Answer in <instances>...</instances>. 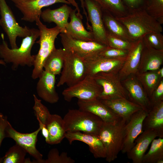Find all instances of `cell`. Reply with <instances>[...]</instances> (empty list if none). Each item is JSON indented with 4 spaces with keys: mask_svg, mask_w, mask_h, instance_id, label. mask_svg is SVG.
<instances>
[{
    "mask_svg": "<svg viewBox=\"0 0 163 163\" xmlns=\"http://www.w3.org/2000/svg\"><path fill=\"white\" fill-rule=\"evenodd\" d=\"M37 83L36 91L38 96L50 104L57 102L59 99L55 87V75L43 70Z\"/></svg>",
    "mask_w": 163,
    "mask_h": 163,
    "instance_id": "obj_20",
    "label": "cell"
},
{
    "mask_svg": "<svg viewBox=\"0 0 163 163\" xmlns=\"http://www.w3.org/2000/svg\"><path fill=\"white\" fill-rule=\"evenodd\" d=\"M121 82L127 93L129 100L149 112L153 106L136 75H130Z\"/></svg>",
    "mask_w": 163,
    "mask_h": 163,
    "instance_id": "obj_14",
    "label": "cell"
},
{
    "mask_svg": "<svg viewBox=\"0 0 163 163\" xmlns=\"http://www.w3.org/2000/svg\"><path fill=\"white\" fill-rule=\"evenodd\" d=\"M63 49L72 50L84 59L98 55L107 46L94 41H86L74 39L65 33H60Z\"/></svg>",
    "mask_w": 163,
    "mask_h": 163,
    "instance_id": "obj_11",
    "label": "cell"
},
{
    "mask_svg": "<svg viewBox=\"0 0 163 163\" xmlns=\"http://www.w3.org/2000/svg\"><path fill=\"white\" fill-rule=\"evenodd\" d=\"M77 8L72 9L69 15L70 21L66 27V33L72 38L86 41H94L92 32L88 31L84 26L82 21V16L76 13Z\"/></svg>",
    "mask_w": 163,
    "mask_h": 163,
    "instance_id": "obj_24",
    "label": "cell"
},
{
    "mask_svg": "<svg viewBox=\"0 0 163 163\" xmlns=\"http://www.w3.org/2000/svg\"><path fill=\"white\" fill-rule=\"evenodd\" d=\"M115 18L126 27L133 41L147 34L163 31L161 25L145 8L129 11L123 16Z\"/></svg>",
    "mask_w": 163,
    "mask_h": 163,
    "instance_id": "obj_2",
    "label": "cell"
},
{
    "mask_svg": "<svg viewBox=\"0 0 163 163\" xmlns=\"http://www.w3.org/2000/svg\"><path fill=\"white\" fill-rule=\"evenodd\" d=\"M36 24L40 30L39 39L36 42L39 44L40 48L37 54L35 55L34 68L31 75L34 79L38 78L43 70L44 62L51 53L56 48L55 41L61 33L59 28L56 26L48 28L38 18Z\"/></svg>",
    "mask_w": 163,
    "mask_h": 163,
    "instance_id": "obj_3",
    "label": "cell"
},
{
    "mask_svg": "<svg viewBox=\"0 0 163 163\" xmlns=\"http://www.w3.org/2000/svg\"><path fill=\"white\" fill-rule=\"evenodd\" d=\"M128 11L134 10L145 8L146 0H123Z\"/></svg>",
    "mask_w": 163,
    "mask_h": 163,
    "instance_id": "obj_40",
    "label": "cell"
},
{
    "mask_svg": "<svg viewBox=\"0 0 163 163\" xmlns=\"http://www.w3.org/2000/svg\"><path fill=\"white\" fill-rule=\"evenodd\" d=\"M64 56L63 49L56 48L45 60L44 70L55 75H59L63 66Z\"/></svg>",
    "mask_w": 163,
    "mask_h": 163,
    "instance_id": "obj_29",
    "label": "cell"
},
{
    "mask_svg": "<svg viewBox=\"0 0 163 163\" xmlns=\"http://www.w3.org/2000/svg\"><path fill=\"white\" fill-rule=\"evenodd\" d=\"M101 7L102 10L107 12L115 17L126 15L128 10L123 0H94Z\"/></svg>",
    "mask_w": 163,
    "mask_h": 163,
    "instance_id": "obj_31",
    "label": "cell"
},
{
    "mask_svg": "<svg viewBox=\"0 0 163 163\" xmlns=\"http://www.w3.org/2000/svg\"><path fill=\"white\" fill-rule=\"evenodd\" d=\"M93 77L102 88V92L98 99L102 100L128 99L127 93L122 84L118 73L101 72Z\"/></svg>",
    "mask_w": 163,
    "mask_h": 163,
    "instance_id": "obj_9",
    "label": "cell"
},
{
    "mask_svg": "<svg viewBox=\"0 0 163 163\" xmlns=\"http://www.w3.org/2000/svg\"><path fill=\"white\" fill-rule=\"evenodd\" d=\"M100 100L126 123L135 113L142 109L140 106L127 99Z\"/></svg>",
    "mask_w": 163,
    "mask_h": 163,
    "instance_id": "obj_23",
    "label": "cell"
},
{
    "mask_svg": "<svg viewBox=\"0 0 163 163\" xmlns=\"http://www.w3.org/2000/svg\"><path fill=\"white\" fill-rule=\"evenodd\" d=\"M158 72L161 77V78H163V67H161L158 70Z\"/></svg>",
    "mask_w": 163,
    "mask_h": 163,
    "instance_id": "obj_45",
    "label": "cell"
},
{
    "mask_svg": "<svg viewBox=\"0 0 163 163\" xmlns=\"http://www.w3.org/2000/svg\"><path fill=\"white\" fill-rule=\"evenodd\" d=\"M39 123V127L41 129L42 134L45 138V141L46 143L49 144V139L48 131L44 125L40 123Z\"/></svg>",
    "mask_w": 163,
    "mask_h": 163,
    "instance_id": "obj_42",
    "label": "cell"
},
{
    "mask_svg": "<svg viewBox=\"0 0 163 163\" xmlns=\"http://www.w3.org/2000/svg\"><path fill=\"white\" fill-rule=\"evenodd\" d=\"M128 50L115 48L107 46L98 54L100 56L110 59H119L126 58Z\"/></svg>",
    "mask_w": 163,
    "mask_h": 163,
    "instance_id": "obj_38",
    "label": "cell"
},
{
    "mask_svg": "<svg viewBox=\"0 0 163 163\" xmlns=\"http://www.w3.org/2000/svg\"><path fill=\"white\" fill-rule=\"evenodd\" d=\"M145 45L158 50H163V35L161 32H151L142 37Z\"/></svg>",
    "mask_w": 163,
    "mask_h": 163,
    "instance_id": "obj_36",
    "label": "cell"
},
{
    "mask_svg": "<svg viewBox=\"0 0 163 163\" xmlns=\"http://www.w3.org/2000/svg\"><path fill=\"white\" fill-rule=\"evenodd\" d=\"M79 109L91 113L99 117L104 122L116 123L121 119L100 100L84 101L78 100Z\"/></svg>",
    "mask_w": 163,
    "mask_h": 163,
    "instance_id": "obj_18",
    "label": "cell"
},
{
    "mask_svg": "<svg viewBox=\"0 0 163 163\" xmlns=\"http://www.w3.org/2000/svg\"><path fill=\"white\" fill-rule=\"evenodd\" d=\"M75 161L68 155L67 152H62L59 155L56 148L51 149L48 152L47 159L43 163H74Z\"/></svg>",
    "mask_w": 163,
    "mask_h": 163,
    "instance_id": "obj_35",
    "label": "cell"
},
{
    "mask_svg": "<svg viewBox=\"0 0 163 163\" xmlns=\"http://www.w3.org/2000/svg\"><path fill=\"white\" fill-rule=\"evenodd\" d=\"M40 131L39 127L32 133H22L15 129L8 121L5 128V137L13 139L16 144L21 146L34 158L36 160L32 161V163H43V155L36 147L38 135Z\"/></svg>",
    "mask_w": 163,
    "mask_h": 163,
    "instance_id": "obj_10",
    "label": "cell"
},
{
    "mask_svg": "<svg viewBox=\"0 0 163 163\" xmlns=\"http://www.w3.org/2000/svg\"><path fill=\"white\" fill-rule=\"evenodd\" d=\"M144 46L142 37L133 42L124 64L118 73L121 81L137 73Z\"/></svg>",
    "mask_w": 163,
    "mask_h": 163,
    "instance_id": "obj_17",
    "label": "cell"
},
{
    "mask_svg": "<svg viewBox=\"0 0 163 163\" xmlns=\"http://www.w3.org/2000/svg\"><path fill=\"white\" fill-rule=\"evenodd\" d=\"M163 163V138L153 139L148 152L143 156L142 163Z\"/></svg>",
    "mask_w": 163,
    "mask_h": 163,
    "instance_id": "obj_32",
    "label": "cell"
},
{
    "mask_svg": "<svg viewBox=\"0 0 163 163\" xmlns=\"http://www.w3.org/2000/svg\"><path fill=\"white\" fill-rule=\"evenodd\" d=\"M149 100L152 106L155 104L163 101V78L161 80L158 85L154 91Z\"/></svg>",
    "mask_w": 163,
    "mask_h": 163,
    "instance_id": "obj_39",
    "label": "cell"
},
{
    "mask_svg": "<svg viewBox=\"0 0 163 163\" xmlns=\"http://www.w3.org/2000/svg\"><path fill=\"white\" fill-rule=\"evenodd\" d=\"M142 129L154 130L163 138V101L153 105L144 120Z\"/></svg>",
    "mask_w": 163,
    "mask_h": 163,
    "instance_id": "obj_27",
    "label": "cell"
},
{
    "mask_svg": "<svg viewBox=\"0 0 163 163\" xmlns=\"http://www.w3.org/2000/svg\"><path fill=\"white\" fill-rule=\"evenodd\" d=\"M136 76L142 85L149 99L161 78L158 70L137 73Z\"/></svg>",
    "mask_w": 163,
    "mask_h": 163,
    "instance_id": "obj_30",
    "label": "cell"
},
{
    "mask_svg": "<svg viewBox=\"0 0 163 163\" xmlns=\"http://www.w3.org/2000/svg\"><path fill=\"white\" fill-rule=\"evenodd\" d=\"M8 121L7 116L0 113V147L2 141L5 137V130ZM2 162V158L0 157V163Z\"/></svg>",
    "mask_w": 163,
    "mask_h": 163,
    "instance_id": "obj_41",
    "label": "cell"
},
{
    "mask_svg": "<svg viewBox=\"0 0 163 163\" xmlns=\"http://www.w3.org/2000/svg\"><path fill=\"white\" fill-rule=\"evenodd\" d=\"M81 4V6L82 7L83 10V14L85 15L86 18V24L87 25V28H89L91 27V26L89 24V21L88 16V14L87 11H86L84 7V0H79Z\"/></svg>",
    "mask_w": 163,
    "mask_h": 163,
    "instance_id": "obj_43",
    "label": "cell"
},
{
    "mask_svg": "<svg viewBox=\"0 0 163 163\" xmlns=\"http://www.w3.org/2000/svg\"><path fill=\"white\" fill-rule=\"evenodd\" d=\"M108 46L119 49L128 50L133 42L127 41L115 37L106 32Z\"/></svg>",
    "mask_w": 163,
    "mask_h": 163,
    "instance_id": "obj_37",
    "label": "cell"
},
{
    "mask_svg": "<svg viewBox=\"0 0 163 163\" xmlns=\"http://www.w3.org/2000/svg\"><path fill=\"white\" fill-rule=\"evenodd\" d=\"M89 21L91 24L94 41L108 46L106 30L102 18V10L94 0H84Z\"/></svg>",
    "mask_w": 163,
    "mask_h": 163,
    "instance_id": "obj_12",
    "label": "cell"
},
{
    "mask_svg": "<svg viewBox=\"0 0 163 163\" xmlns=\"http://www.w3.org/2000/svg\"><path fill=\"white\" fill-rule=\"evenodd\" d=\"M6 63L3 61V59L0 60V65H2L5 66Z\"/></svg>",
    "mask_w": 163,
    "mask_h": 163,
    "instance_id": "obj_46",
    "label": "cell"
},
{
    "mask_svg": "<svg viewBox=\"0 0 163 163\" xmlns=\"http://www.w3.org/2000/svg\"><path fill=\"white\" fill-rule=\"evenodd\" d=\"M59 3L71 4L67 0H29L15 6L23 15L21 19L32 23L40 18L43 8Z\"/></svg>",
    "mask_w": 163,
    "mask_h": 163,
    "instance_id": "obj_16",
    "label": "cell"
},
{
    "mask_svg": "<svg viewBox=\"0 0 163 163\" xmlns=\"http://www.w3.org/2000/svg\"><path fill=\"white\" fill-rule=\"evenodd\" d=\"M145 9L161 25L163 23V0H146Z\"/></svg>",
    "mask_w": 163,
    "mask_h": 163,
    "instance_id": "obj_34",
    "label": "cell"
},
{
    "mask_svg": "<svg viewBox=\"0 0 163 163\" xmlns=\"http://www.w3.org/2000/svg\"><path fill=\"white\" fill-rule=\"evenodd\" d=\"M102 18L107 33L124 40L134 42L126 27L111 14L102 10Z\"/></svg>",
    "mask_w": 163,
    "mask_h": 163,
    "instance_id": "obj_28",
    "label": "cell"
},
{
    "mask_svg": "<svg viewBox=\"0 0 163 163\" xmlns=\"http://www.w3.org/2000/svg\"><path fill=\"white\" fill-rule=\"evenodd\" d=\"M47 129L49 134V144L59 143L65 138L66 132L63 119L59 115L50 114L42 122Z\"/></svg>",
    "mask_w": 163,
    "mask_h": 163,
    "instance_id": "obj_26",
    "label": "cell"
},
{
    "mask_svg": "<svg viewBox=\"0 0 163 163\" xmlns=\"http://www.w3.org/2000/svg\"><path fill=\"white\" fill-rule=\"evenodd\" d=\"M148 113L141 109L135 113L126 123L121 151L127 153L134 146L135 141L143 131V123Z\"/></svg>",
    "mask_w": 163,
    "mask_h": 163,
    "instance_id": "obj_13",
    "label": "cell"
},
{
    "mask_svg": "<svg viewBox=\"0 0 163 163\" xmlns=\"http://www.w3.org/2000/svg\"><path fill=\"white\" fill-rule=\"evenodd\" d=\"M102 91V87L93 77L87 75L80 82L65 89L62 94L64 100L68 102H70L74 97L89 101L98 98Z\"/></svg>",
    "mask_w": 163,
    "mask_h": 163,
    "instance_id": "obj_8",
    "label": "cell"
},
{
    "mask_svg": "<svg viewBox=\"0 0 163 163\" xmlns=\"http://www.w3.org/2000/svg\"><path fill=\"white\" fill-rule=\"evenodd\" d=\"M15 5H18L20 3L24 2L29 0H11Z\"/></svg>",
    "mask_w": 163,
    "mask_h": 163,
    "instance_id": "obj_44",
    "label": "cell"
},
{
    "mask_svg": "<svg viewBox=\"0 0 163 163\" xmlns=\"http://www.w3.org/2000/svg\"><path fill=\"white\" fill-rule=\"evenodd\" d=\"M72 9L67 4H65L56 9L48 8L42 11L40 17L45 22L55 23L59 28L60 33H66L68 18Z\"/></svg>",
    "mask_w": 163,
    "mask_h": 163,
    "instance_id": "obj_25",
    "label": "cell"
},
{
    "mask_svg": "<svg viewBox=\"0 0 163 163\" xmlns=\"http://www.w3.org/2000/svg\"><path fill=\"white\" fill-rule=\"evenodd\" d=\"M0 26L8 37L11 48H18L17 37L24 38L30 35V29L26 26L22 27L19 25L5 0H0Z\"/></svg>",
    "mask_w": 163,
    "mask_h": 163,
    "instance_id": "obj_7",
    "label": "cell"
},
{
    "mask_svg": "<svg viewBox=\"0 0 163 163\" xmlns=\"http://www.w3.org/2000/svg\"><path fill=\"white\" fill-rule=\"evenodd\" d=\"M65 138L69 143L75 140L87 144L90 152L95 158H105L106 152L104 145L98 136L80 131L66 132Z\"/></svg>",
    "mask_w": 163,
    "mask_h": 163,
    "instance_id": "obj_19",
    "label": "cell"
},
{
    "mask_svg": "<svg viewBox=\"0 0 163 163\" xmlns=\"http://www.w3.org/2000/svg\"><path fill=\"white\" fill-rule=\"evenodd\" d=\"M63 49L64 63L61 75L57 84L58 87L64 84L68 87L73 85L87 75L85 59L71 49Z\"/></svg>",
    "mask_w": 163,
    "mask_h": 163,
    "instance_id": "obj_6",
    "label": "cell"
},
{
    "mask_svg": "<svg viewBox=\"0 0 163 163\" xmlns=\"http://www.w3.org/2000/svg\"><path fill=\"white\" fill-rule=\"evenodd\" d=\"M27 152L16 144L10 147L2 158L3 163H25Z\"/></svg>",
    "mask_w": 163,
    "mask_h": 163,
    "instance_id": "obj_33",
    "label": "cell"
},
{
    "mask_svg": "<svg viewBox=\"0 0 163 163\" xmlns=\"http://www.w3.org/2000/svg\"><path fill=\"white\" fill-rule=\"evenodd\" d=\"M163 63V50L156 49L144 44L137 73L158 70Z\"/></svg>",
    "mask_w": 163,
    "mask_h": 163,
    "instance_id": "obj_22",
    "label": "cell"
},
{
    "mask_svg": "<svg viewBox=\"0 0 163 163\" xmlns=\"http://www.w3.org/2000/svg\"><path fill=\"white\" fill-rule=\"evenodd\" d=\"M158 133L151 130H146L139 135L135 141L134 146L126 153L128 159L133 163H142L143 156L149 145L156 137Z\"/></svg>",
    "mask_w": 163,
    "mask_h": 163,
    "instance_id": "obj_21",
    "label": "cell"
},
{
    "mask_svg": "<svg viewBox=\"0 0 163 163\" xmlns=\"http://www.w3.org/2000/svg\"><path fill=\"white\" fill-rule=\"evenodd\" d=\"M126 123L121 120L113 123L103 122L98 136L106 152V161L110 163L115 160L121 151Z\"/></svg>",
    "mask_w": 163,
    "mask_h": 163,
    "instance_id": "obj_5",
    "label": "cell"
},
{
    "mask_svg": "<svg viewBox=\"0 0 163 163\" xmlns=\"http://www.w3.org/2000/svg\"><path fill=\"white\" fill-rule=\"evenodd\" d=\"M63 119L66 132L80 131L98 136L104 122L90 112L79 109H70Z\"/></svg>",
    "mask_w": 163,
    "mask_h": 163,
    "instance_id": "obj_4",
    "label": "cell"
},
{
    "mask_svg": "<svg viewBox=\"0 0 163 163\" xmlns=\"http://www.w3.org/2000/svg\"><path fill=\"white\" fill-rule=\"evenodd\" d=\"M31 34L24 38L20 47L10 49L5 40L4 35L2 34V43L0 44V57L6 63L12 64L11 68L16 70L19 66H34L35 55H31L32 48L39 37L40 32L39 29L30 28Z\"/></svg>",
    "mask_w": 163,
    "mask_h": 163,
    "instance_id": "obj_1",
    "label": "cell"
},
{
    "mask_svg": "<svg viewBox=\"0 0 163 163\" xmlns=\"http://www.w3.org/2000/svg\"><path fill=\"white\" fill-rule=\"evenodd\" d=\"M126 58L110 59L97 55L85 59L87 75L93 77L101 72L118 73L123 67Z\"/></svg>",
    "mask_w": 163,
    "mask_h": 163,
    "instance_id": "obj_15",
    "label": "cell"
}]
</instances>
